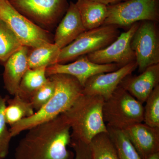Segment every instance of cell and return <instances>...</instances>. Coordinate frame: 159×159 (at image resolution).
Wrapping results in <instances>:
<instances>
[{
  "label": "cell",
  "instance_id": "7c38bea8",
  "mask_svg": "<svg viewBox=\"0 0 159 159\" xmlns=\"http://www.w3.org/2000/svg\"><path fill=\"white\" fill-rule=\"evenodd\" d=\"M138 68L136 61L121 67L116 70L100 73L90 77L83 87V93L99 96L107 100L120 85L123 80Z\"/></svg>",
  "mask_w": 159,
  "mask_h": 159
},
{
  "label": "cell",
  "instance_id": "6da1fadb",
  "mask_svg": "<svg viewBox=\"0 0 159 159\" xmlns=\"http://www.w3.org/2000/svg\"><path fill=\"white\" fill-rule=\"evenodd\" d=\"M28 130L16 148L15 159H70L71 127L63 114Z\"/></svg>",
  "mask_w": 159,
  "mask_h": 159
},
{
  "label": "cell",
  "instance_id": "2e32d148",
  "mask_svg": "<svg viewBox=\"0 0 159 159\" xmlns=\"http://www.w3.org/2000/svg\"><path fill=\"white\" fill-rule=\"evenodd\" d=\"M86 31L76 4L71 2L65 15L56 29L54 43L59 48L62 49Z\"/></svg>",
  "mask_w": 159,
  "mask_h": 159
},
{
  "label": "cell",
  "instance_id": "7402d4cb",
  "mask_svg": "<svg viewBox=\"0 0 159 159\" xmlns=\"http://www.w3.org/2000/svg\"><path fill=\"white\" fill-rule=\"evenodd\" d=\"M107 127L119 159H142L124 131L107 125Z\"/></svg>",
  "mask_w": 159,
  "mask_h": 159
},
{
  "label": "cell",
  "instance_id": "ac0fdd59",
  "mask_svg": "<svg viewBox=\"0 0 159 159\" xmlns=\"http://www.w3.org/2000/svg\"><path fill=\"white\" fill-rule=\"evenodd\" d=\"M46 68L29 69L22 78L16 94L22 99L30 101L34 93L48 80Z\"/></svg>",
  "mask_w": 159,
  "mask_h": 159
},
{
  "label": "cell",
  "instance_id": "9a60e30c",
  "mask_svg": "<svg viewBox=\"0 0 159 159\" xmlns=\"http://www.w3.org/2000/svg\"><path fill=\"white\" fill-rule=\"evenodd\" d=\"M29 51V48L22 46L4 63V87L13 96L17 93L22 78L29 69L28 60Z\"/></svg>",
  "mask_w": 159,
  "mask_h": 159
},
{
  "label": "cell",
  "instance_id": "d4e9b609",
  "mask_svg": "<svg viewBox=\"0 0 159 159\" xmlns=\"http://www.w3.org/2000/svg\"><path fill=\"white\" fill-rule=\"evenodd\" d=\"M8 98L0 96V159L6 158L9 153L11 137L4 116Z\"/></svg>",
  "mask_w": 159,
  "mask_h": 159
},
{
  "label": "cell",
  "instance_id": "603a6c76",
  "mask_svg": "<svg viewBox=\"0 0 159 159\" xmlns=\"http://www.w3.org/2000/svg\"><path fill=\"white\" fill-rule=\"evenodd\" d=\"M22 46L14 33L0 20V63L4 64Z\"/></svg>",
  "mask_w": 159,
  "mask_h": 159
},
{
  "label": "cell",
  "instance_id": "5bb4252c",
  "mask_svg": "<svg viewBox=\"0 0 159 159\" xmlns=\"http://www.w3.org/2000/svg\"><path fill=\"white\" fill-rule=\"evenodd\" d=\"M158 85L159 64L148 67L138 76L129 75L119 85L143 104Z\"/></svg>",
  "mask_w": 159,
  "mask_h": 159
},
{
  "label": "cell",
  "instance_id": "cb8c5ba5",
  "mask_svg": "<svg viewBox=\"0 0 159 159\" xmlns=\"http://www.w3.org/2000/svg\"><path fill=\"white\" fill-rule=\"evenodd\" d=\"M145 102L143 122L152 127H159V85L155 88Z\"/></svg>",
  "mask_w": 159,
  "mask_h": 159
},
{
  "label": "cell",
  "instance_id": "3957f363",
  "mask_svg": "<svg viewBox=\"0 0 159 159\" xmlns=\"http://www.w3.org/2000/svg\"><path fill=\"white\" fill-rule=\"evenodd\" d=\"M104 102L100 96L83 93L73 105L62 114L70 126L71 140L89 144L98 134L108 133L102 115Z\"/></svg>",
  "mask_w": 159,
  "mask_h": 159
},
{
  "label": "cell",
  "instance_id": "9c48e42d",
  "mask_svg": "<svg viewBox=\"0 0 159 159\" xmlns=\"http://www.w3.org/2000/svg\"><path fill=\"white\" fill-rule=\"evenodd\" d=\"M19 12L38 25L54 26L66 13L67 0H9Z\"/></svg>",
  "mask_w": 159,
  "mask_h": 159
},
{
  "label": "cell",
  "instance_id": "5b68a950",
  "mask_svg": "<svg viewBox=\"0 0 159 159\" xmlns=\"http://www.w3.org/2000/svg\"><path fill=\"white\" fill-rule=\"evenodd\" d=\"M0 20L23 46L35 48L52 43L48 31L19 12L9 0H0Z\"/></svg>",
  "mask_w": 159,
  "mask_h": 159
},
{
  "label": "cell",
  "instance_id": "484cf974",
  "mask_svg": "<svg viewBox=\"0 0 159 159\" xmlns=\"http://www.w3.org/2000/svg\"><path fill=\"white\" fill-rule=\"evenodd\" d=\"M55 89L54 80L49 76L47 81L34 93L30 99L34 110L37 111L42 108L53 96Z\"/></svg>",
  "mask_w": 159,
  "mask_h": 159
},
{
  "label": "cell",
  "instance_id": "ba28073f",
  "mask_svg": "<svg viewBox=\"0 0 159 159\" xmlns=\"http://www.w3.org/2000/svg\"><path fill=\"white\" fill-rule=\"evenodd\" d=\"M142 21L135 32L131 48L134 53L140 73L150 66L159 64V36L157 24Z\"/></svg>",
  "mask_w": 159,
  "mask_h": 159
},
{
  "label": "cell",
  "instance_id": "f1b7e54d",
  "mask_svg": "<svg viewBox=\"0 0 159 159\" xmlns=\"http://www.w3.org/2000/svg\"><path fill=\"white\" fill-rule=\"evenodd\" d=\"M145 159H159V152L153 154Z\"/></svg>",
  "mask_w": 159,
  "mask_h": 159
},
{
  "label": "cell",
  "instance_id": "44dd1931",
  "mask_svg": "<svg viewBox=\"0 0 159 159\" xmlns=\"http://www.w3.org/2000/svg\"><path fill=\"white\" fill-rule=\"evenodd\" d=\"M89 145L92 159H119L108 133L97 135Z\"/></svg>",
  "mask_w": 159,
  "mask_h": 159
},
{
  "label": "cell",
  "instance_id": "e0dca14e",
  "mask_svg": "<svg viewBox=\"0 0 159 159\" xmlns=\"http://www.w3.org/2000/svg\"><path fill=\"white\" fill-rule=\"evenodd\" d=\"M75 4L86 30L103 25L107 16V6L92 0H77Z\"/></svg>",
  "mask_w": 159,
  "mask_h": 159
},
{
  "label": "cell",
  "instance_id": "d6986e66",
  "mask_svg": "<svg viewBox=\"0 0 159 159\" xmlns=\"http://www.w3.org/2000/svg\"><path fill=\"white\" fill-rule=\"evenodd\" d=\"M32 49L28 54L29 69L48 67L57 63L61 50L54 43Z\"/></svg>",
  "mask_w": 159,
  "mask_h": 159
},
{
  "label": "cell",
  "instance_id": "4316f807",
  "mask_svg": "<svg viewBox=\"0 0 159 159\" xmlns=\"http://www.w3.org/2000/svg\"><path fill=\"white\" fill-rule=\"evenodd\" d=\"M71 145L75 152L74 159H92V155L89 144L80 141L71 140Z\"/></svg>",
  "mask_w": 159,
  "mask_h": 159
},
{
  "label": "cell",
  "instance_id": "4fadbf2b",
  "mask_svg": "<svg viewBox=\"0 0 159 159\" xmlns=\"http://www.w3.org/2000/svg\"><path fill=\"white\" fill-rule=\"evenodd\" d=\"M123 130L142 159L159 152V127L141 122Z\"/></svg>",
  "mask_w": 159,
  "mask_h": 159
},
{
  "label": "cell",
  "instance_id": "52a82bcc",
  "mask_svg": "<svg viewBox=\"0 0 159 159\" xmlns=\"http://www.w3.org/2000/svg\"><path fill=\"white\" fill-rule=\"evenodd\" d=\"M119 35L118 27L102 25L86 30L61 50L57 63L64 64L107 47Z\"/></svg>",
  "mask_w": 159,
  "mask_h": 159
},
{
  "label": "cell",
  "instance_id": "ffe728a7",
  "mask_svg": "<svg viewBox=\"0 0 159 159\" xmlns=\"http://www.w3.org/2000/svg\"><path fill=\"white\" fill-rule=\"evenodd\" d=\"M7 103L4 116L7 125L10 126L31 116L35 112L31 102L21 98L17 94L12 99L8 98Z\"/></svg>",
  "mask_w": 159,
  "mask_h": 159
},
{
  "label": "cell",
  "instance_id": "30bf717a",
  "mask_svg": "<svg viewBox=\"0 0 159 159\" xmlns=\"http://www.w3.org/2000/svg\"><path fill=\"white\" fill-rule=\"evenodd\" d=\"M139 25L140 22L134 23L107 47L87 55L89 59L98 64L114 63L121 67L135 61V56L130 43Z\"/></svg>",
  "mask_w": 159,
  "mask_h": 159
},
{
  "label": "cell",
  "instance_id": "8992f818",
  "mask_svg": "<svg viewBox=\"0 0 159 159\" xmlns=\"http://www.w3.org/2000/svg\"><path fill=\"white\" fill-rule=\"evenodd\" d=\"M159 20V0H125L107 6L103 25L126 27L142 21L157 22Z\"/></svg>",
  "mask_w": 159,
  "mask_h": 159
},
{
  "label": "cell",
  "instance_id": "277c9868",
  "mask_svg": "<svg viewBox=\"0 0 159 159\" xmlns=\"http://www.w3.org/2000/svg\"><path fill=\"white\" fill-rule=\"evenodd\" d=\"M102 115L107 126L124 130L143 122L144 106L121 86L104 100Z\"/></svg>",
  "mask_w": 159,
  "mask_h": 159
},
{
  "label": "cell",
  "instance_id": "8fae6325",
  "mask_svg": "<svg viewBox=\"0 0 159 159\" xmlns=\"http://www.w3.org/2000/svg\"><path fill=\"white\" fill-rule=\"evenodd\" d=\"M121 67L117 64H98L92 62L87 55L78 57L69 64L56 63L46 68L47 77L57 74H67L75 77L83 87L88 80L96 74L116 71Z\"/></svg>",
  "mask_w": 159,
  "mask_h": 159
},
{
  "label": "cell",
  "instance_id": "7a4b0ae2",
  "mask_svg": "<svg viewBox=\"0 0 159 159\" xmlns=\"http://www.w3.org/2000/svg\"><path fill=\"white\" fill-rule=\"evenodd\" d=\"M50 76L55 82L54 95L33 115L10 126L9 130L12 138L24 131L52 120L65 112L82 95L83 87L75 77L63 74Z\"/></svg>",
  "mask_w": 159,
  "mask_h": 159
},
{
  "label": "cell",
  "instance_id": "83f0119b",
  "mask_svg": "<svg viewBox=\"0 0 159 159\" xmlns=\"http://www.w3.org/2000/svg\"><path fill=\"white\" fill-rule=\"evenodd\" d=\"M92 1H95L105 5L106 6H108L121 2L125 0H92Z\"/></svg>",
  "mask_w": 159,
  "mask_h": 159
}]
</instances>
